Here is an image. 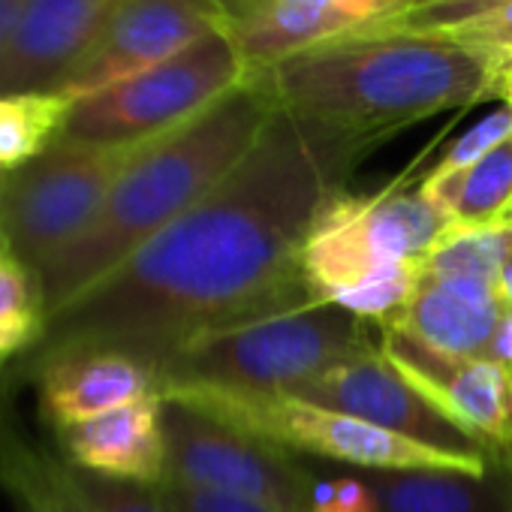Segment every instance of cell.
Segmentation results:
<instances>
[{
  "label": "cell",
  "mask_w": 512,
  "mask_h": 512,
  "mask_svg": "<svg viewBox=\"0 0 512 512\" xmlns=\"http://www.w3.org/2000/svg\"><path fill=\"white\" fill-rule=\"evenodd\" d=\"M28 383L37 386L40 416L52 431H64L103 413L157 395L154 371L118 350H82L43 365Z\"/></svg>",
  "instance_id": "cell-16"
},
{
  "label": "cell",
  "mask_w": 512,
  "mask_h": 512,
  "mask_svg": "<svg viewBox=\"0 0 512 512\" xmlns=\"http://www.w3.org/2000/svg\"><path fill=\"white\" fill-rule=\"evenodd\" d=\"M500 302L503 308L512 314V235H509V247H506V256H503V266H500Z\"/></svg>",
  "instance_id": "cell-30"
},
{
  "label": "cell",
  "mask_w": 512,
  "mask_h": 512,
  "mask_svg": "<svg viewBox=\"0 0 512 512\" xmlns=\"http://www.w3.org/2000/svg\"><path fill=\"white\" fill-rule=\"evenodd\" d=\"M163 431V482L253 500L275 512H311L317 476L293 461L290 452L241 434L181 401H163Z\"/></svg>",
  "instance_id": "cell-9"
},
{
  "label": "cell",
  "mask_w": 512,
  "mask_h": 512,
  "mask_svg": "<svg viewBox=\"0 0 512 512\" xmlns=\"http://www.w3.org/2000/svg\"><path fill=\"white\" fill-rule=\"evenodd\" d=\"M506 464H509V470H512V461H506Z\"/></svg>",
  "instance_id": "cell-36"
},
{
  "label": "cell",
  "mask_w": 512,
  "mask_h": 512,
  "mask_svg": "<svg viewBox=\"0 0 512 512\" xmlns=\"http://www.w3.org/2000/svg\"><path fill=\"white\" fill-rule=\"evenodd\" d=\"M422 190L452 220V229L512 223V136L488 157L455 175H425Z\"/></svg>",
  "instance_id": "cell-20"
},
{
  "label": "cell",
  "mask_w": 512,
  "mask_h": 512,
  "mask_svg": "<svg viewBox=\"0 0 512 512\" xmlns=\"http://www.w3.org/2000/svg\"><path fill=\"white\" fill-rule=\"evenodd\" d=\"M500 100L512 106V67H509V70H506V76H503V91H500Z\"/></svg>",
  "instance_id": "cell-32"
},
{
  "label": "cell",
  "mask_w": 512,
  "mask_h": 512,
  "mask_svg": "<svg viewBox=\"0 0 512 512\" xmlns=\"http://www.w3.org/2000/svg\"><path fill=\"white\" fill-rule=\"evenodd\" d=\"M509 235H512V223L485 226V229H449L428 253V260L419 266V275L440 278V281L482 284L497 290Z\"/></svg>",
  "instance_id": "cell-23"
},
{
  "label": "cell",
  "mask_w": 512,
  "mask_h": 512,
  "mask_svg": "<svg viewBox=\"0 0 512 512\" xmlns=\"http://www.w3.org/2000/svg\"><path fill=\"white\" fill-rule=\"evenodd\" d=\"M7 184H10V172L0 169V211H4V196H7Z\"/></svg>",
  "instance_id": "cell-33"
},
{
  "label": "cell",
  "mask_w": 512,
  "mask_h": 512,
  "mask_svg": "<svg viewBox=\"0 0 512 512\" xmlns=\"http://www.w3.org/2000/svg\"><path fill=\"white\" fill-rule=\"evenodd\" d=\"M118 0H31L0 55V94L61 91Z\"/></svg>",
  "instance_id": "cell-15"
},
{
  "label": "cell",
  "mask_w": 512,
  "mask_h": 512,
  "mask_svg": "<svg viewBox=\"0 0 512 512\" xmlns=\"http://www.w3.org/2000/svg\"><path fill=\"white\" fill-rule=\"evenodd\" d=\"M226 28L229 13L217 0H118L94 46L58 94L70 100L91 97Z\"/></svg>",
  "instance_id": "cell-11"
},
{
  "label": "cell",
  "mask_w": 512,
  "mask_h": 512,
  "mask_svg": "<svg viewBox=\"0 0 512 512\" xmlns=\"http://www.w3.org/2000/svg\"><path fill=\"white\" fill-rule=\"evenodd\" d=\"M512 136V106L503 103L500 109L488 112L482 121H476L467 133H461L446 154L434 163V169L428 172V178H443V175H455L473 163H479L482 157H488L497 145H503Z\"/></svg>",
  "instance_id": "cell-24"
},
{
  "label": "cell",
  "mask_w": 512,
  "mask_h": 512,
  "mask_svg": "<svg viewBox=\"0 0 512 512\" xmlns=\"http://www.w3.org/2000/svg\"><path fill=\"white\" fill-rule=\"evenodd\" d=\"M449 229L452 220L410 175L377 193L341 190L308 232L302 269L317 302L338 305L371 281L419 272Z\"/></svg>",
  "instance_id": "cell-5"
},
{
  "label": "cell",
  "mask_w": 512,
  "mask_h": 512,
  "mask_svg": "<svg viewBox=\"0 0 512 512\" xmlns=\"http://www.w3.org/2000/svg\"><path fill=\"white\" fill-rule=\"evenodd\" d=\"M49 314L37 272L0 238V371L19 365L46 335Z\"/></svg>",
  "instance_id": "cell-22"
},
{
  "label": "cell",
  "mask_w": 512,
  "mask_h": 512,
  "mask_svg": "<svg viewBox=\"0 0 512 512\" xmlns=\"http://www.w3.org/2000/svg\"><path fill=\"white\" fill-rule=\"evenodd\" d=\"M163 401H181L241 434L272 443L284 452L317 455L341 464L374 470H464L488 473L497 458L458 455L434 449L401 434L383 431L356 416L308 404L293 395H244V392H178Z\"/></svg>",
  "instance_id": "cell-6"
},
{
  "label": "cell",
  "mask_w": 512,
  "mask_h": 512,
  "mask_svg": "<svg viewBox=\"0 0 512 512\" xmlns=\"http://www.w3.org/2000/svg\"><path fill=\"white\" fill-rule=\"evenodd\" d=\"M217 4L232 16L238 10H247V7H256V4H266V0H217Z\"/></svg>",
  "instance_id": "cell-31"
},
{
  "label": "cell",
  "mask_w": 512,
  "mask_h": 512,
  "mask_svg": "<svg viewBox=\"0 0 512 512\" xmlns=\"http://www.w3.org/2000/svg\"><path fill=\"white\" fill-rule=\"evenodd\" d=\"M437 34H446V37L482 52L485 58L500 64L503 70L512 67V4L491 10L485 16H476L470 22L452 25V28L437 31Z\"/></svg>",
  "instance_id": "cell-25"
},
{
  "label": "cell",
  "mask_w": 512,
  "mask_h": 512,
  "mask_svg": "<svg viewBox=\"0 0 512 512\" xmlns=\"http://www.w3.org/2000/svg\"><path fill=\"white\" fill-rule=\"evenodd\" d=\"M383 359L497 461H512V365L458 356L380 326Z\"/></svg>",
  "instance_id": "cell-10"
},
{
  "label": "cell",
  "mask_w": 512,
  "mask_h": 512,
  "mask_svg": "<svg viewBox=\"0 0 512 512\" xmlns=\"http://www.w3.org/2000/svg\"><path fill=\"white\" fill-rule=\"evenodd\" d=\"M311 512H380L368 479L338 476L317 479L311 488Z\"/></svg>",
  "instance_id": "cell-26"
},
{
  "label": "cell",
  "mask_w": 512,
  "mask_h": 512,
  "mask_svg": "<svg viewBox=\"0 0 512 512\" xmlns=\"http://www.w3.org/2000/svg\"><path fill=\"white\" fill-rule=\"evenodd\" d=\"M31 512H55V509H31Z\"/></svg>",
  "instance_id": "cell-34"
},
{
  "label": "cell",
  "mask_w": 512,
  "mask_h": 512,
  "mask_svg": "<svg viewBox=\"0 0 512 512\" xmlns=\"http://www.w3.org/2000/svg\"><path fill=\"white\" fill-rule=\"evenodd\" d=\"M380 350V326L338 305L269 317L205 335L154 368L157 395H293L317 374Z\"/></svg>",
  "instance_id": "cell-4"
},
{
  "label": "cell",
  "mask_w": 512,
  "mask_h": 512,
  "mask_svg": "<svg viewBox=\"0 0 512 512\" xmlns=\"http://www.w3.org/2000/svg\"><path fill=\"white\" fill-rule=\"evenodd\" d=\"M503 314L506 308L500 293L491 287L416 275L410 299L383 326H392L446 353L485 356Z\"/></svg>",
  "instance_id": "cell-18"
},
{
  "label": "cell",
  "mask_w": 512,
  "mask_h": 512,
  "mask_svg": "<svg viewBox=\"0 0 512 512\" xmlns=\"http://www.w3.org/2000/svg\"><path fill=\"white\" fill-rule=\"evenodd\" d=\"M485 359H494V362H503V365H512V314L506 311L491 344H488V353Z\"/></svg>",
  "instance_id": "cell-29"
},
{
  "label": "cell",
  "mask_w": 512,
  "mask_h": 512,
  "mask_svg": "<svg viewBox=\"0 0 512 512\" xmlns=\"http://www.w3.org/2000/svg\"><path fill=\"white\" fill-rule=\"evenodd\" d=\"M73 103L58 91L0 94V169L13 175L46 154L64 136Z\"/></svg>",
  "instance_id": "cell-21"
},
{
  "label": "cell",
  "mask_w": 512,
  "mask_h": 512,
  "mask_svg": "<svg viewBox=\"0 0 512 512\" xmlns=\"http://www.w3.org/2000/svg\"><path fill=\"white\" fill-rule=\"evenodd\" d=\"M247 73L229 31H217L145 73L76 100L64 136L94 145H145L205 112Z\"/></svg>",
  "instance_id": "cell-7"
},
{
  "label": "cell",
  "mask_w": 512,
  "mask_h": 512,
  "mask_svg": "<svg viewBox=\"0 0 512 512\" xmlns=\"http://www.w3.org/2000/svg\"><path fill=\"white\" fill-rule=\"evenodd\" d=\"M275 115V100L260 73L211 103L187 124L145 142L115 181L103 211L61 256L37 275L46 314L55 317L169 223L205 199L256 145Z\"/></svg>",
  "instance_id": "cell-3"
},
{
  "label": "cell",
  "mask_w": 512,
  "mask_h": 512,
  "mask_svg": "<svg viewBox=\"0 0 512 512\" xmlns=\"http://www.w3.org/2000/svg\"><path fill=\"white\" fill-rule=\"evenodd\" d=\"M28 4L31 0H0V55H4V49L10 46L16 25H19Z\"/></svg>",
  "instance_id": "cell-28"
},
{
  "label": "cell",
  "mask_w": 512,
  "mask_h": 512,
  "mask_svg": "<svg viewBox=\"0 0 512 512\" xmlns=\"http://www.w3.org/2000/svg\"><path fill=\"white\" fill-rule=\"evenodd\" d=\"M308 404H320L383 431L401 434L407 440L458 452V455H491L473 443L458 425H452L428 398H422L386 359L380 350L341 362L293 392ZM494 458V455H491Z\"/></svg>",
  "instance_id": "cell-12"
},
{
  "label": "cell",
  "mask_w": 512,
  "mask_h": 512,
  "mask_svg": "<svg viewBox=\"0 0 512 512\" xmlns=\"http://www.w3.org/2000/svg\"><path fill=\"white\" fill-rule=\"evenodd\" d=\"M55 437L61 455L88 473L136 485H160L166 479V431L160 395L55 431Z\"/></svg>",
  "instance_id": "cell-17"
},
{
  "label": "cell",
  "mask_w": 512,
  "mask_h": 512,
  "mask_svg": "<svg viewBox=\"0 0 512 512\" xmlns=\"http://www.w3.org/2000/svg\"><path fill=\"white\" fill-rule=\"evenodd\" d=\"M260 73L275 109L287 112L350 172L380 142L449 112L494 100L506 70L437 34L377 28Z\"/></svg>",
  "instance_id": "cell-2"
},
{
  "label": "cell",
  "mask_w": 512,
  "mask_h": 512,
  "mask_svg": "<svg viewBox=\"0 0 512 512\" xmlns=\"http://www.w3.org/2000/svg\"><path fill=\"white\" fill-rule=\"evenodd\" d=\"M157 491L163 494V500L169 503L172 512H275V509H269L263 503H253V500H241V497H229V494H217V491L184 488V485H172V482L157 485Z\"/></svg>",
  "instance_id": "cell-27"
},
{
  "label": "cell",
  "mask_w": 512,
  "mask_h": 512,
  "mask_svg": "<svg viewBox=\"0 0 512 512\" xmlns=\"http://www.w3.org/2000/svg\"><path fill=\"white\" fill-rule=\"evenodd\" d=\"M142 145H94L61 136L46 154L10 175L0 238L37 275L103 211L115 181Z\"/></svg>",
  "instance_id": "cell-8"
},
{
  "label": "cell",
  "mask_w": 512,
  "mask_h": 512,
  "mask_svg": "<svg viewBox=\"0 0 512 512\" xmlns=\"http://www.w3.org/2000/svg\"><path fill=\"white\" fill-rule=\"evenodd\" d=\"M0 488L28 509L55 512H172L157 485L118 482L70 464L31 440L0 410Z\"/></svg>",
  "instance_id": "cell-14"
},
{
  "label": "cell",
  "mask_w": 512,
  "mask_h": 512,
  "mask_svg": "<svg viewBox=\"0 0 512 512\" xmlns=\"http://www.w3.org/2000/svg\"><path fill=\"white\" fill-rule=\"evenodd\" d=\"M416 4H431V0H416Z\"/></svg>",
  "instance_id": "cell-35"
},
{
  "label": "cell",
  "mask_w": 512,
  "mask_h": 512,
  "mask_svg": "<svg viewBox=\"0 0 512 512\" xmlns=\"http://www.w3.org/2000/svg\"><path fill=\"white\" fill-rule=\"evenodd\" d=\"M380 512H512V470H374L365 476Z\"/></svg>",
  "instance_id": "cell-19"
},
{
  "label": "cell",
  "mask_w": 512,
  "mask_h": 512,
  "mask_svg": "<svg viewBox=\"0 0 512 512\" xmlns=\"http://www.w3.org/2000/svg\"><path fill=\"white\" fill-rule=\"evenodd\" d=\"M347 175L275 109L256 145L205 199L49 317L43 341L0 389L82 350H118L154 371L205 335L323 305L305 278L302 250Z\"/></svg>",
  "instance_id": "cell-1"
},
{
  "label": "cell",
  "mask_w": 512,
  "mask_h": 512,
  "mask_svg": "<svg viewBox=\"0 0 512 512\" xmlns=\"http://www.w3.org/2000/svg\"><path fill=\"white\" fill-rule=\"evenodd\" d=\"M416 0H266L229 16V37L247 70H269L293 55L386 28Z\"/></svg>",
  "instance_id": "cell-13"
}]
</instances>
